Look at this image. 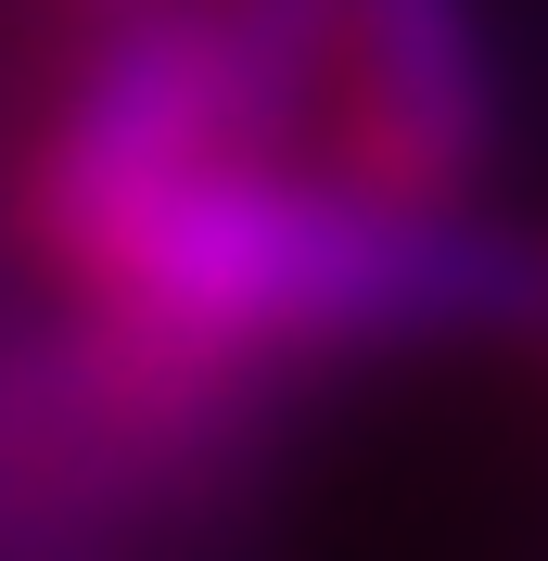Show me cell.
Segmentation results:
<instances>
[{
	"mask_svg": "<svg viewBox=\"0 0 548 561\" xmlns=\"http://www.w3.org/2000/svg\"><path fill=\"white\" fill-rule=\"evenodd\" d=\"M65 280V396L128 447H179L319 357L536 332L548 255L484 205H396L344 167L217 153L115 217Z\"/></svg>",
	"mask_w": 548,
	"mask_h": 561,
	"instance_id": "1",
	"label": "cell"
},
{
	"mask_svg": "<svg viewBox=\"0 0 548 561\" xmlns=\"http://www.w3.org/2000/svg\"><path fill=\"white\" fill-rule=\"evenodd\" d=\"M319 167L396 205H472L498 167L484 0H319Z\"/></svg>",
	"mask_w": 548,
	"mask_h": 561,
	"instance_id": "2",
	"label": "cell"
},
{
	"mask_svg": "<svg viewBox=\"0 0 548 561\" xmlns=\"http://www.w3.org/2000/svg\"><path fill=\"white\" fill-rule=\"evenodd\" d=\"M38 13H65V26H115V13H140V0H38Z\"/></svg>",
	"mask_w": 548,
	"mask_h": 561,
	"instance_id": "3",
	"label": "cell"
},
{
	"mask_svg": "<svg viewBox=\"0 0 548 561\" xmlns=\"http://www.w3.org/2000/svg\"><path fill=\"white\" fill-rule=\"evenodd\" d=\"M536 332H548V280H536Z\"/></svg>",
	"mask_w": 548,
	"mask_h": 561,
	"instance_id": "4",
	"label": "cell"
}]
</instances>
